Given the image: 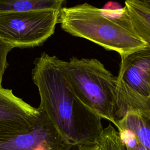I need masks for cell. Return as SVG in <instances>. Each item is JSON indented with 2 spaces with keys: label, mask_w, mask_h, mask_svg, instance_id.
<instances>
[{
  "label": "cell",
  "mask_w": 150,
  "mask_h": 150,
  "mask_svg": "<svg viewBox=\"0 0 150 150\" xmlns=\"http://www.w3.org/2000/svg\"><path fill=\"white\" fill-rule=\"evenodd\" d=\"M64 62L42 53L34 62L32 77L43 112L62 137L73 146L98 143L101 117L77 97L67 80Z\"/></svg>",
  "instance_id": "obj_1"
},
{
  "label": "cell",
  "mask_w": 150,
  "mask_h": 150,
  "mask_svg": "<svg viewBox=\"0 0 150 150\" xmlns=\"http://www.w3.org/2000/svg\"><path fill=\"white\" fill-rule=\"evenodd\" d=\"M58 23L70 35L115 51L120 56L149 46L134 29L125 6L108 10L86 2L63 7Z\"/></svg>",
  "instance_id": "obj_2"
},
{
  "label": "cell",
  "mask_w": 150,
  "mask_h": 150,
  "mask_svg": "<svg viewBox=\"0 0 150 150\" xmlns=\"http://www.w3.org/2000/svg\"><path fill=\"white\" fill-rule=\"evenodd\" d=\"M64 69L70 86L80 101L115 125L117 76L96 59L73 57L64 62Z\"/></svg>",
  "instance_id": "obj_3"
},
{
  "label": "cell",
  "mask_w": 150,
  "mask_h": 150,
  "mask_svg": "<svg viewBox=\"0 0 150 150\" xmlns=\"http://www.w3.org/2000/svg\"><path fill=\"white\" fill-rule=\"evenodd\" d=\"M60 11L45 9L0 13V40L12 47L42 45L54 33Z\"/></svg>",
  "instance_id": "obj_4"
},
{
  "label": "cell",
  "mask_w": 150,
  "mask_h": 150,
  "mask_svg": "<svg viewBox=\"0 0 150 150\" xmlns=\"http://www.w3.org/2000/svg\"><path fill=\"white\" fill-rule=\"evenodd\" d=\"M116 101L115 125L132 132L150 150V97L139 94L118 77Z\"/></svg>",
  "instance_id": "obj_5"
},
{
  "label": "cell",
  "mask_w": 150,
  "mask_h": 150,
  "mask_svg": "<svg viewBox=\"0 0 150 150\" xmlns=\"http://www.w3.org/2000/svg\"><path fill=\"white\" fill-rule=\"evenodd\" d=\"M42 112L16 96L12 90L0 87V139L32 130Z\"/></svg>",
  "instance_id": "obj_6"
},
{
  "label": "cell",
  "mask_w": 150,
  "mask_h": 150,
  "mask_svg": "<svg viewBox=\"0 0 150 150\" xmlns=\"http://www.w3.org/2000/svg\"><path fill=\"white\" fill-rule=\"evenodd\" d=\"M39 123L32 130L0 139V150H71L73 146L59 134L42 112Z\"/></svg>",
  "instance_id": "obj_7"
},
{
  "label": "cell",
  "mask_w": 150,
  "mask_h": 150,
  "mask_svg": "<svg viewBox=\"0 0 150 150\" xmlns=\"http://www.w3.org/2000/svg\"><path fill=\"white\" fill-rule=\"evenodd\" d=\"M139 94L150 97V46L121 56L117 76Z\"/></svg>",
  "instance_id": "obj_8"
},
{
  "label": "cell",
  "mask_w": 150,
  "mask_h": 150,
  "mask_svg": "<svg viewBox=\"0 0 150 150\" xmlns=\"http://www.w3.org/2000/svg\"><path fill=\"white\" fill-rule=\"evenodd\" d=\"M66 0H0V13L45 9L60 11Z\"/></svg>",
  "instance_id": "obj_9"
},
{
  "label": "cell",
  "mask_w": 150,
  "mask_h": 150,
  "mask_svg": "<svg viewBox=\"0 0 150 150\" xmlns=\"http://www.w3.org/2000/svg\"><path fill=\"white\" fill-rule=\"evenodd\" d=\"M125 6L134 29L150 46V9L128 0L125 1Z\"/></svg>",
  "instance_id": "obj_10"
},
{
  "label": "cell",
  "mask_w": 150,
  "mask_h": 150,
  "mask_svg": "<svg viewBox=\"0 0 150 150\" xmlns=\"http://www.w3.org/2000/svg\"><path fill=\"white\" fill-rule=\"evenodd\" d=\"M98 143L101 150H127L119 132L111 124L103 129Z\"/></svg>",
  "instance_id": "obj_11"
},
{
  "label": "cell",
  "mask_w": 150,
  "mask_h": 150,
  "mask_svg": "<svg viewBox=\"0 0 150 150\" xmlns=\"http://www.w3.org/2000/svg\"><path fill=\"white\" fill-rule=\"evenodd\" d=\"M118 129L127 150H148L132 132L124 128H118Z\"/></svg>",
  "instance_id": "obj_12"
},
{
  "label": "cell",
  "mask_w": 150,
  "mask_h": 150,
  "mask_svg": "<svg viewBox=\"0 0 150 150\" xmlns=\"http://www.w3.org/2000/svg\"><path fill=\"white\" fill-rule=\"evenodd\" d=\"M12 49V47L0 40V87H2L3 76L8 67L7 56L9 52Z\"/></svg>",
  "instance_id": "obj_13"
},
{
  "label": "cell",
  "mask_w": 150,
  "mask_h": 150,
  "mask_svg": "<svg viewBox=\"0 0 150 150\" xmlns=\"http://www.w3.org/2000/svg\"><path fill=\"white\" fill-rule=\"evenodd\" d=\"M76 150H101L99 143L77 146Z\"/></svg>",
  "instance_id": "obj_14"
},
{
  "label": "cell",
  "mask_w": 150,
  "mask_h": 150,
  "mask_svg": "<svg viewBox=\"0 0 150 150\" xmlns=\"http://www.w3.org/2000/svg\"><path fill=\"white\" fill-rule=\"evenodd\" d=\"M141 4L150 9V0H128Z\"/></svg>",
  "instance_id": "obj_15"
},
{
  "label": "cell",
  "mask_w": 150,
  "mask_h": 150,
  "mask_svg": "<svg viewBox=\"0 0 150 150\" xmlns=\"http://www.w3.org/2000/svg\"></svg>",
  "instance_id": "obj_16"
}]
</instances>
